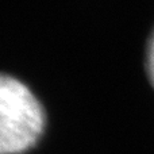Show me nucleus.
Masks as SVG:
<instances>
[{
	"label": "nucleus",
	"mask_w": 154,
	"mask_h": 154,
	"mask_svg": "<svg viewBox=\"0 0 154 154\" xmlns=\"http://www.w3.org/2000/svg\"><path fill=\"white\" fill-rule=\"evenodd\" d=\"M146 66H147V75L154 87V32L150 37L149 46H147V57H146Z\"/></svg>",
	"instance_id": "2"
},
{
	"label": "nucleus",
	"mask_w": 154,
	"mask_h": 154,
	"mask_svg": "<svg viewBox=\"0 0 154 154\" xmlns=\"http://www.w3.org/2000/svg\"><path fill=\"white\" fill-rule=\"evenodd\" d=\"M45 127V112L19 80L0 79V154H20L35 145Z\"/></svg>",
	"instance_id": "1"
}]
</instances>
